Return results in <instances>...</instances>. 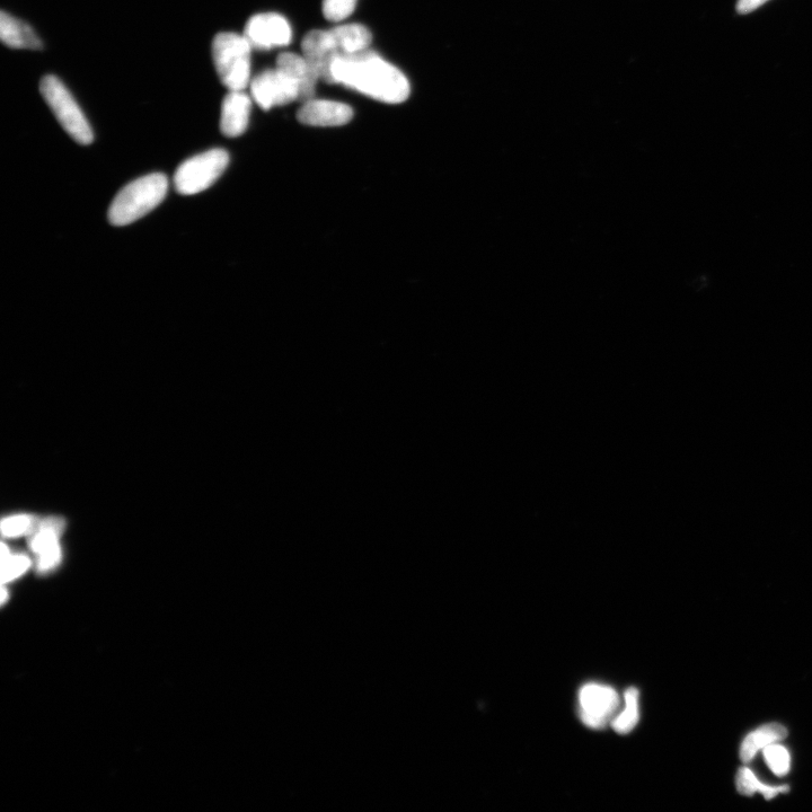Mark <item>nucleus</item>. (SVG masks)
Instances as JSON below:
<instances>
[{"instance_id":"nucleus-1","label":"nucleus","mask_w":812,"mask_h":812,"mask_svg":"<svg viewBox=\"0 0 812 812\" xmlns=\"http://www.w3.org/2000/svg\"><path fill=\"white\" fill-rule=\"evenodd\" d=\"M332 82L387 104L403 103L411 93L408 78L401 70L370 49L335 59Z\"/></svg>"},{"instance_id":"nucleus-2","label":"nucleus","mask_w":812,"mask_h":812,"mask_svg":"<svg viewBox=\"0 0 812 812\" xmlns=\"http://www.w3.org/2000/svg\"><path fill=\"white\" fill-rule=\"evenodd\" d=\"M169 180L161 173L143 176L123 188L111 203L110 223L127 226L145 217L164 200Z\"/></svg>"},{"instance_id":"nucleus-3","label":"nucleus","mask_w":812,"mask_h":812,"mask_svg":"<svg viewBox=\"0 0 812 812\" xmlns=\"http://www.w3.org/2000/svg\"><path fill=\"white\" fill-rule=\"evenodd\" d=\"M252 50L244 34L224 32L216 35L211 51L220 82L228 91H244L251 84Z\"/></svg>"},{"instance_id":"nucleus-4","label":"nucleus","mask_w":812,"mask_h":812,"mask_svg":"<svg viewBox=\"0 0 812 812\" xmlns=\"http://www.w3.org/2000/svg\"><path fill=\"white\" fill-rule=\"evenodd\" d=\"M40 93L60 126L76 143L81 145L93 143L94 134L90 123L75 97L58 77L54 75L43 77L40 82Z\"/></svg>"},{"instance_id":"nucleus-5","label":"nucleus","mask_w":812,"mask_h":812,"mask_svg":"<svg viewBox=\"0 0 812 812\" xmlns=\"http://www.w3.org/2000/svg\"><path fill=\"white\" fill-rule=\"evenodd\" d=\"M229 155L224 149L215 148L183 162L174 176L176 191L192 196L211 187L227 169Z\"/></svg>"},{"instance_id":"nucleus-6","label":"nucleus","mask_w":812,"mask_h":812,"mask_svg":"<svg viewBox=\"0 0 812 812\" xmlns=\"http://www.w3.org/2000/svg\"><path fill=\"white\" fill-rule=\"evenodd\" d=\"M580 717L591 729H603L615 718L619 694L611 686L589 683L579 692Z\"/></svg>"},{"instance_id":"nucleus-7","label":"nucleus","mask_w":812,"mask_h":812,"mask_svg":"<svg viewBox=\"0 0 812 812\" xmlns=\"http://www.w3.org/2000/svg\"><path fill=\"white\" fill-rule=\"evenodd\" d=\"M251 95L263 110L299 100V87L277 67L266 70L251 81Z\"/></svg>"},{"instance_id":"nucleus-8","label":"nucleus","mask_w":812,"mask_h":812,"mask_svg":"<svg viewBox=\"0 0 812 812\" xmlns=\"http://www.w3.org/2000/svg\"><path fill=\"white\" fill-rule=\"evenodd\" d=\"M244 37L257 50L286 47L293 40V30L284 16L261 13L251 17L245 25Z\"/></svg>"},{"instance_id":"nucleus-9","label":"nucleus","mask_w":812,"mask_h":812,"mask_svg":"<svg viewBox=\"0 0 812 812\" xmlns=\"http://www.w3.org/2000/svg\"><path fill=\"white\" fill-rule=\"evenodd\" d=\"M303 56L320 81L333 84L332 67L341 54L329 31L313 30L302 42Z\"/></svg>"},{"instance_id":"nucleus-10","label":"nucleus","mask_w":812,"mask_h":812,"mask_svg":"<svg viewBox=\"0 0 812 812\" xmlns=\"http://www.w3.org/2000/svg\"><path fill=\"white\" fill-rule=\"evenodd\" d=\"M353 118L349 105L329 100H308L297 113L300 123L315 127H339L347 125Z\"/></svg>"},{"instance_id":"nucleus-11","label":"nucleus","mask_w":812,"mask_h":812,"mask_svg":"<svg viewBox=\"0 0 812 812\" xmlns=\"http://www.w3.org/2000/svg\"><path fill=\"white\" fill-rule=\"evenodd\" d=\"M252 100L244 91H229L222 104L220 130L226 137L241 136L249 127Z\"/></svg>"},{"instance_id":"nucleus-12","label":"nucleus","mask_w":812,"mask_h":812,"mask_svg":"<svg viewBox=\"0 0 812 812\" xmlns=\"http://www.w3.org/2000/svg\"><path fill=\"white\" fill-rule=\"evenodd\" d=\"M64 524V520L57 518L44 520L33 537L31 546L32 550L39 555L41 571L55 568L60 561L61 551L58 537L63 532Z\"/></svg>"},{"instance_id":"nucleus-13","label":"nucleus","mask_w":812,"mask_h":812,"mask_svg":"<svg viewBox=\"0 0 812 812\" xmlns=\"http://www.w3.org/2000/svg\"><path fill=\"white\" fill-rule=\"evenodd\" d=\"M276 67L284 72L299 87V101L303 103L312 100L316 91L317 82L320 81L314 70L307 63L304 56L286 52L277 58Z\"/></svg>"},{"instance_id":"nucleus-14","label":"nucleus","mask_w":812,"mask_h":812,"mask_svg":"<svg viewBox=\"0 0 812 812\" xmlns=\"http://www.w3.org/2000/svg\"><path fill=\"white\" fill-rule=\"evenodd\" d=\"M0 38L6 47L20 50H41L43 43L29 24L2 12L0 14Z\"/></svg>"},{"instance_id":"nucleus-15","label":"nucleus","mask_w":812,"mask_h":812,"mask_svg":"<svg viewBox=\"0 0 812 812\" xmlns=\"http://www.w3.org/2000/svg\"><path fill=\"white\" fill-rule=\"evenodd\" d=\"M330 32L341 55H356L368 50L373 40L372 33L361 24L335 26Z\"/></svg>"},{"instance_id":"nucleus-16","label":"nucleus","mask_w":812,"mask_h":812,"mask_svg":"<svg viewBox=\"0 0 812 812\" xmlns=\"http://www.w3.org/2000/svg\"><path fill=\"white\" fill-rule=\"evenodd\" d=\"M788 730L780 723H770L761 728L756 729L749 734L743 741L740 747V758L744 763L753 761L759 750H764L779 741L787 738Z\"/></svg>"},{"instance_id":"nucleus-17","label":"nucleus","mask_w":812,"mask_h":812,"mask_svg":"<svg viewBox=\"0 0 812 812\" xmlns=\"http://www.w3.org/2000/svg\"><path fill=\"white\" fill-rule=\"evenodd\" d=\"M736 787L740 794L743 796H754L755 793H762L766 800H771L778 796L780 793L789 791L788 785H781V787H771L762 783L756 778V775L748 767H741L737 773Z\"/></svg>"},{"instance_id":"nucleus-18","label":"nucleus","mask_w":812,"mask_h":812,"mask_svg":"<svg viewBox=\"0 0 812 812\" xmlns=\"http://www.w3.org/2000/svg\"><path fill=\"white\" fill-rule=\"evenodd\" d=\"M625 709L612 721V727L617 734L626 735L638 725L639 713V691L631 687L625 692Z\"/></svg>"},{"instance_id":"nucleus-19","label":"nucleus","mask_w":812,"mask_h":812,"mask_svg":"<svg viewBox=\"0 0 812 812\" xmlns=\"http://www.w3.org/2000/svg\"><path fill=\"white\" fill-rule=\"evenodd\" d=\"M30 567V560L24 555L12 556L5 544L2 545L3 584L19 578Z\"/></svg>"},{"instance_id":"nucleus-20","label":"nucleus","mask_w":812,"mask_h":812,"mask_svg":"<svg viewBox=\"0 0 812 812\" xmlns=\"http://www.w3.org/2000/svg\"><path fill=\"white\" fill-rule=\"evenodd\" d=\"M764 757L771 771L778 776L787 775L790 771L791 756L789 750L778 743L764 749Z\"/></svg>"},{"instance_id":"nucleus-21","label":"nucleus","mask_w":812,"mask_h":812,"mask_svg":"<svg viewBox=\"0 0 812 812\" xmlns=\"http://www.w3.org/2000/svg\"><path fill=\"white\" fill-rule=\"evenodd\" d=\"M358 0H323V14L326 20L342 22L355 12Z\"/></svg>"},{"instance_id":"nucleus-22","label":"nucleus","mask_w":812,"mask_h":812,"mask_svg":"<svg viewBox=\"0 0 812 812\" xmlns=\"http://www.w3.org/2000/svg\"><path fill=\"white\" fill-rule=\"evenodd\" d=\"M39 527L37 520L31 516H13L3 520L2 532L6 537H19Z\"/></svg>"},{"instance_id":"nucleus-23","label":"nucleus","mask_w":812,"mask_h":812,"mask_svg":"<svg viewBox=\"0 0 812 812\" xmlns=\"http://www.w3.org/2000/svg\"><path fill=\"white\" fill-rule=\"evenodd\" d=\"M767 2L769 0H738L737 10L740 14H749Z\"/></svg>"}]
</instances>
